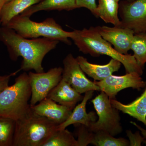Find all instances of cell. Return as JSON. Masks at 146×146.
<instances>
[{
    "instance_id": "8fae6325",
    "label": "cell",
    "mask_w": 146,
    "mask_h": 146,
    "mask_svg": "<svg viewBox=\"0 0 146 146\" xmlns=\"http://www.w3.org/2000/svg\"><path fill=\"white\" fill-rule=\"evenodd\" d=\"M102 38L113 46L116 51L123 54H128L134 33L128 28L119 26L96 27Z\"/></svg>"
},
{
    "instance_id": "d4e9b609",
    "label": "cell",
    "mask_w": 146,
    "mask_h": 146,
    "mask_svg": "<svg viewBox=\"0 0 146 146\" xmlns=\"http://www.w3.org/2000/svg\"><path fill=\"white\" fill-rule=\"evenodd\" d=\"M78 8L84 7L89 11L96 16L97 5L96 0H76Z\"/></svg>"
},
{
    "instance_id": "f1b7e54d",
    "label": "cell",
    "mask_w": 146,
    "mask_h": 146,
    "mask_svg": "<svg viewBox=\"0 0 146 146\" xmlns=\"http://www.w3.org/2000/svg\"><path fill=\"white\" fill-rule=\"evenodd\" d=\"M11 0H0V25H1V17L2 10L4 6Z\"/></svg>"
},
{
    "instance_id": "44dd1931",
    "label": "cell",
    "mask_w": 146,
    "mask_h": 146,
    "mask_svg": "<svg viewBox=\"0 0 146 146\" xmlns=\"http://www.w3.org/2000/svg\"><path fill=\"white\" fill-rule=\"evenodd\" d=\"M43 146H78L77 141L68 129L56 130Z\"/></svg>"
},
{
    "instance_id": "2e32d148",
    "label": "cell",
    "mask_w": 146,
    "mask_h": 146,
    "mask_svg": "<svg viewBox=\"0 0 146 146\" xmlns=\"http://www.w3.org/2000/svg\"><path fill=\"white\" fill-rule=\"evenodd\" d=\"M143 93L140 97L127 104H125L115 99H110L113 107L125 114L137 119L146 127V82Z\"/></svg>"
},
{
    "instance_id": "ba28073f",
    "label": "cell",
    "mask_w": 146,
    "mask_h": 146,
    "mask_svg": "<svg viewBox=\"0 0 146 146\" xmlns=\"http://www.w3.org/2000/svg\"><path fill=\"white\" fill-rule=\"evenodd\" d=\"M120 27L132 30L134 34L146 33V0H124L119 7Z\"/></svg>"
},
{
    "instance_id": "6da1fadb",
    "label": "cell",
    "mask_w": 146,
    "mask_h": 146,
    "mask_svg": "<svg viewBox=\"0 0 146 146\" xmlns=\"http://www.w3.org/2000/svg\"><path fill=\"white\" fill-rule=\"evenodd\" d=\"M0 41L7 49L9 57L13 61L23 58L19 71L34 70L44 72L42 62L45 56L56 48L59 41L46 38L29 39L21 36L6 27H0Z\"/></svg>"
},
{
    "instance_id": "52a82bcc",
    "label": "cell",
    "mask_w": 146,
    "mask_h": 146,
    "mask_svg": "<svg viewBox=\"0 0 146 146\" xmlns=\"http://www.w3.org/2000/svg\"><path fill=\"white\" fill-rule=\"evenodd\" d=\"M63 68H51L46 72H30L28 75L31 89V106L46 98L62 78Z\"/></svg>"
},
{
    "instance_id": "484cf974",
    "label": "cell",
    "mask_w": 146,
    "mask_h": 146,
    "mask_svg": "<svg viewBox=\"0 0 146 146\" xmlns=\"http://www.w3.org/2000/svg\"><path fill=\"white\" fill-rule=\"evenodd\" d=\"M127 137L129 138V146H141L144 139L141 137L138 132L133 134L130 130L126 131Z\"/></svg>"
},
{
    "instance_id": "e0dca14e",
    "label": "cell",
    "mask_w": 146,
    "mask_h": 146,
    "mask_svg": "<svg viewBox=\"0 0 146 146\" xmlns=\"http://www.w3.org/2000/svg\"><path fill=\"white\" fill-rule=\"evenodd\" d=\"M78 8L76 0H43L32 6L21 15L30 17L35 13L42 11L66 10Z\"/></svg>"
},
{
    "instance_id": "4fadbf2b",
    "label": "cell",
    "mask_w": 146,
    "mask_h": 146,
    "mask_svg": "<svg viewBox=\"0 0 146 146\" xmlns=\"http://www.w3.org/2000/svg\"><path fill=\"white\" fill-rule=\"evenodd\" d=\"M94 91H87L85 93L81 102L73 109L70 115L64 122L57 126V129H64L71 125L79 123L89 127L93 123L96 121L97 113L91 111L87 113L86 105L94 95Z\"/></svg>"
},
{
    "instance_id": "5b68a950",
    "label": "cell",
    "mask_w": 146,
    "mask_h": 146,
    "mask_svg": "<svg viewBox=\"0 0 146 146\" xmlns=\"http://www.w3.org/2000/svg\"><path fill=\"white\" fill-rule=\"evenodd\" d=\"M5 27L25 38L34 39L42 36L71 44L69 39L72 36V31H65L52 18L38 23L32 21L28 16L20 14L11 19Z\"/></svg>"
},
{
    "instance_id": "cb8c5ba5",
    "label": "cell",
    "mask_w": 146,
    "mask_h": 146,
    "mask_svg": "<svg viewBox=\"0 0 146 146\" xmlns=\"http://www.w3.org/2000/svg\"><path fill=\"white\" fill-rule=\"evenodd\" d=\"M76 127V133L78 146H86L91 144L94 132L89 127L81 124H74Z\"/></svg>"
},
{
    "instance_id": "9c48e42d",
    "label": "cell",
    "mask_w": 146,
    "mask_h": 146,
    "mask_svg": "<svg viewBox=\"0 0 146 146\" xmlns=\"http://www.w3.org/2000/svg\"><path fill=\"white\" fill-rule=\"evenodd\" d=\"M141 75L137 72L126 73L123 76L111 75L101 81L95 80L94 83L104 92L110 99H115L119 91L128 88L141 90L146 86V82L143 81Z\"/></svg>"
},
{
    "instance_id": "3957f363",
    "label": "cell",
    "mask_w": 146,
    "mask_h": 146,
    "mask_svg": "<svg viewBox=\"0 0 146 146\" xmlns=\"http://www.w3.org/2000/svg\"><path fill=\"white\" fill-rule=\"evenodd\" d=\"M31 94L28 74L24 72L13 85L0 92V117L15 121L24 117L31 110L29 101Z\"/></svg>"
},
{
    "instance_id": "603a6c76",
    "label": "cell",
    "mask_w": 146,
    "mask_h": 146,
    "mask_svg": "<svg viewBox=\"0 0 146 146\" xmlns=\"http://www.w3.org/2000/svg\"><path fill=\"white\" fill-rule=\"evenodd\" d=\"M16 121L0 117V146H13Z\"/></svg>"
},
{
    "instance_id": "8992f818",
    "label": "cell",
    "mask_w": 146,
    "mask_h": 146,
    "mask_svg": "<svg viewBox=\"0 0 146 146\" xmlns=\"http://www.w3.org/2000/svg\"><path fill=\"white\" fill-rule=\"evenodd\" d=\"M91 102L98 119L88 127L89 129L93 132L104 131L114 136L121 133L123 128L119 110L112 106L108 96L101 91Z\"/></svg>"
},
{
    "instance_id": "9a60e30c",
    "label": "cell",
    "mask_w": 146,
    "mask_h": 146,
    "mask_svg": "<svg viewBox=\"0 0 146 146\" xmlns=\"http://www.w3.org/2000/svg\"><path fill=\"white\" fill-rule=\"evenodd\" d=\"M83 96L62 78L59 83L50 92L47 98L58 104L74 109Z\"/></svg>"
},
{
    "instance_id": "30bf717a",
    "label": "cell",
    "mask_w": 146,
    "mask_h": 146,
    "mask_svg": "<svg viewBox=\"0 0 146 146\" xmlns=\"http://www.w3.org/2000/svg\"><path fill=\"white\" fill-rule=\"evenodd\" d=\"M62 78L80 94L90 91H100L99 87L86 77L76 58L72 54L67 55L63 60Z\"/></svg>"
},
{
    "instance_id": "277c9868",
    "label": "cell",
    "mask_w": 146,
    "mask_h": 146,
    "mask_svg": "<svg viewBox=\"0 0 146 146\" xmlns=\"http://www.w3.org/2000/svg\"><path fill=\"white\" fill-rule=\"evenodd\" d=\"M57 126L31 109L26 116L16 121L13 146H43Z\"/></svg>"
},
{
    "instance_id": "7a4b0ae2",
    "label": "cell",
    "mask_w": 146,
    "mask_h": 146,
    "mask_svg": "<svg viewBox=\"0 0 146 146\" xmlns=\"http://www.w3.org/2000/svg\"><path fill=\"white\" fill-rule=\"evenodd\" d=\"M72 39L79 50L85 54L97 57L105 55L120 61L123 65L126 73L137 72L142 75L143 69L137 63L133 55L123 54L118 52L106 40L102 38L97 27L74 30L72 31Z\"/></svg>"
},
{
    "instance_id": "ffe728a7",
    "label": "cell",
    "mask_w": 146,
    "mask_h": 146,
    "mask_svg": "<svg viewBox=\"0 0 146 146\" xmlns=\"http://www.w3.org/2000/svg\"><path fill=\"white\" fill-rule=\"evenodd\" d=\"M96 146H128L129 141L123 138H116L104 131L94 132L91 143Z\"/></svg>"
},
{
    "instance_id": "4316f807",
    "label": "cell",
    "mask_w": 146,
    "mask_h": 146,
    "mask_svg": "<svg viewBox=\"0 0 146 146\" xmlns=\"http://www.w3.org/2000/svg\"><path fill=\"white\" fill-rule=\"evenodd\" d=\"M19 72H20V71L18 70L15 72L11 73L10 74L5 75H0V92H1L9 86V84L11 78L12 76H15Z\"/></svg>"
},
{
    "instance_id": "7402d4cb",
    "label": "cell",
    "mask_w": 146,
    "mask_h": 146,
    "mask_svg": "<svg viewBox=\"0 0 146 146\" xmlns=\"http://www.w3.org/2000/svg\"><path fill=\"white\" fill-rule=\"evenodd\" d=\"M131 50L138 65L143 69L146 63V33L134 34Z\"/></svg>"
},
{
    "instance_id": "f546056e",
    "label": "cell",
    "mask_w": 146,
    "mask_h": 146,
    "mask_svg": "<svg viewBox=\"0 0 146 146\" xmlns=\"http://www.w3.org/2000/svg\"><path fill=\"white\" fill-rule=\"evenodd\" d=\"M117 1L119 2L120 1V0H117Z\"/></svg>"
},
{
    "instance_id": "ac0fdd59",
    "label": "cell",
    "mask_w": 146,
    "mask_h": 146,
    "mask_svg": "<svg viewBox=\"0 0 146 146\" xmlns=\"http://www.w3.org/2000/svg\"><path fill=\"white\" fill-rule=\"evenodd\" d=\"M119 7V2L117 0H99L95 16L101 18L106 23L120 27Z\"/></svg>"
},
{
    "instance_id": "d6986e66",
    "label": "cell",
    "mask_w": 146,
    "mask_h": 146,
    "mask_svg": "<svg viewBox=\"0 0 146 146\" xmlns=\"http://www.w3.org/2000/svg\"><path fill=\"white\" fill-rule=\"evenodd\" d=\"M41 0H11L4 7L1 13L2 26L5 27L11 19L20 15Z\"/></svg>"
},
{
    "instance_id": "5bb4252c",
    "label": "cell",
    "mask_w": 146,
    "mask_h": 146,
    "mask_svg": "<svg viewBox=\"0 0 146 146\" xmlns=\"http://www.w3.org/2000/svg\"><path fill=\"white\" fill-rule=\"evenodd\" d=\"M77 60L84 72L96 81H101L117 72L122 64L119 60L111 58L109 63L106 65H100L89 62L82 56H77Z\"/></svg>"
},
{
    "instance_id": "83f0119b",
    "label": "cell",
    "mask_w": 146,
    "mask_h": 146,
    "mask_svg": "<svg viewBox=\"0 0 146 146\" xmlns=\"http://www.w3.org/2000/svg\"><path fill=\"white\" fill-rule=\"evenodd\" d=\"M131 124L135 126L136 127L138 128V129H139L140 131H141V133H142V135L143 136L144 138H146V129H144L143 128L141 127L140 126L138 125L136 123L134 122L131 121L130 122Z\"/></svg>"
},
{
    "instance_id": "4dcf8cb0",
    "label": "cell",
    "mask_w": 146,
    "mask_h": 146,
    "mask_svg": "<svg viewBox=\"0 0 146 146\" xmlns=\"http://www.w3.org/2000/svg\"><path fill=\"white\" fill-rule=\"evenodd\" d=\"M127 1H132V0H127Z\"/></svg>"
},
{
    "instance_id": "7c38bea8",
    "label": "cell",
    "mask_w": 146,
    "mask_h": 146,
    "mask_svg": "<svg viewBox=\"0 0 146 146\" xmlns=\"http://www.w3.org/2000/svg\"><path fill=\"white\" fill-rule=\"evenodd\" d=\"M31 107L35 113L47 118L58 126L67 119L73 110L67 106L58 104L48 98L42 100L38 104Z\"/></svg>"
}]
</instances>
